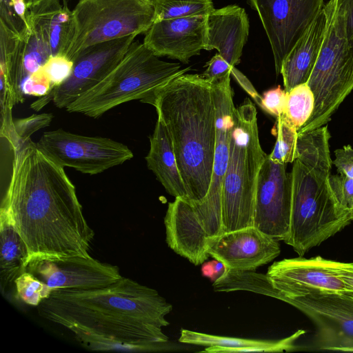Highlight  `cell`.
Listing matches in <instances>:
<instances>
[{"label": "cell", "instance_id": "33", "mask_svg": "<svg viewBox=\"0 0 353 353\" xmlns=\"http://www.w3.org/2000/svg\"><path fill=\"white\" fill-rule=\"evenodd\" d=\"M332 191L341 208L351 213L353 210V179L343 174H334L329 177Z\"/></svg>", "mask_w": 353, "mask_h": 353}, {"label": "cell", "instance_id": "41", "mask_svg": "<svg viewBox=\"0 0 353 353\" xmlns=\"http://www.w3.org/2000/svg\"><path fill=\"white\" fill-rule=\"evenodd\" d=\"M26 3V6H27V8H29L30 6H31L32 5L34 4L35 3L41 1V0H24Z\"/></svg>", "mask_w": 353, "mask_h": 353}, {"label": "cell", "instance_id": "20", "mask_svg": "<svg viewBox=\"0 0 353 353\" xmlns=\"http://www.w3.org/2000/svg\"><path fill=\"white\" fill-rule=\"evenodd\" d=\"M27 21L48 48L50 56L65 55L72 41V10L59 0H41L27 8Z\"/></svg>", "mask_w": 353, "mask_h": 353}, {"label": "cell", "instance_id": "26", "mask_svg": "<svg viewBox=\"0 0 353 353\" xmlns=\"http://www.w3.org/2000/svg\"><path fill=\"white\" fill-rule=\"evenodd\" d=\"M315 105L314 94L307 83L286 92L285 119L297 131L310 119Z\"/></svg>", "mask_w": 353, "mask_h": 353}, {"label": "cell", "instance_id": "29", "mask_svg": "<svg viewBox=\"0 0 353 353\" xmlns=\"http://www.w3.org/2000/svg\"><path fill=\"white\" fill-rule=\"evenodd\" d=\"M14 284L19 298L32 306H38L54 290L27 270L16 279Z\"/></svg>", "mask_w": 353, "mask_h": 353}, {"label": "cell", "instance_id": "22", "mask_svg": "<svg viewBox=\"0 0 353 353\" xmlns=\"http://www.w3.org/2000/svg\"><path fill=\"white\" fill-rule=\"evenodd\" d=\"M305 333L299 330L292 335L276 341H261L205 334L185 329L181 330L179 342L205 346L201 352H283L297 350L296 341Z\"/></svg>", "mask_w": 353, "mask_h": 353}, {"label": "cell", "instance_id": "43", "mask_svg": "<svg viewBox=\"0 0 353 353\" xmlns=\"http://www.w3.org/2000/svg\"><path fill=\"white\" fill-rule=\"evenodd\" d=\"M352 219L353 220V210H352Z\"/></svg>", "mask_w": 353, "mask_h": 353}, {"label": "cell", "instance_id": "15", "mask_svg": "<svg viewBox=\"0 0 353 353\" xmlns=\"http://www.w3.org/2000/svg\"><path fill=\"white\" fill-rule=\"evenodd\" d=\"M136 35L90 46L73 60L70 77L46 95L58 108H65L79 96L93 88L120 63Z\"/></svg>", "mask_w": 353, "mask_h": 353}, {"label": "cell", "instance_id": "30", "mask_svg": "<svg viewBox=\"0 0 353 353\" xmlns=\"http://www.w3.org/2000/svg\"><path fill=\"white\" fill-rule=\"evenodd\" d=\"M0 26L19 39L26 38L30 32L28 22L15 11L12 0H0Z\"/></svg>", "mask_w": 353, "mask_h": 353}, {"label": "cell", "instance_id": "39", "mask_svg": "<svg viewBox=\"0 0 353 353\" xmlns=\"http://www.w3.org/2000/svg\"><path fill=\"white\" fill-rule=\"evenodd\" d=\"M343 10L347 27L353 34V0H337Z\"/></svg>", "mask_w": 353, "mask_h": 353}, {"label": "cell", "instance_id": "36", "mask_svg": "<svg viewBox=\"0 0 353 353\" xmlns=\"http://www.w3.org/2000/svg\"><path fill=\"white\" fill-rule=\"evenodd\" d=\"M335 159L332 161L337 174L353 179V148L350 145H344L334 151Z\"/></svg>", "mask_w": 353, "mask_h": 353}, {"label": "cell", "instance_id": "23", "mask_svg": "<svg viewBox=\"0 0 353 353\" xmlns=\"http://www.w3.org/2000/svg\"><path fill=\"white\" fill-rule=\"evenodd\" d=\"M147 166L170 195L188 200L172 144L163 123L158 118L150 137V150L145 157Z\"/></svg>", "mask_w": 353, "mask_h": 353}, {"label": "cell", "instance_id": "28", "mask_svg": "<svg viewBox=\"0 0 353 353\" xmlns=\"http://www.w3.org/2000/svg\"><path fill=\"white\" fill-rule=\"evenodd\" d=\"M275 128L276 143L268 157L276 163H293L296 160L297 130L283 115L276 118Z\"/></svg>", "mask_w": 353, "mask_h": 353}, {"label": "cell", "instance_id": "7", "mask_svg": "<svg viewBox=\"0 0 353 353\" xmlns=\"http://www.w3.org/2000/svg\"><path fill=\"white\" fill-rule=\"evenodd\" d=\"M290 173L292 205L290 228L285 243L301 256L349 225L352 214L338 203L329 177L309 169L299 160Z\"/></svg>", "mask_w": 353, "mask_h": 353}, {"label": "cell", "instance_id": "13", "mask_svg": "<svg viewBox=\"0 0 353 353\" xmlns=\"http://www.w3.org/2000/svg\"><path fill=\"white\" fill-rule=\"evenodd\" d=\"M164 224L168 245L195 265L210 256L208 241L223 233L221 219L180 197L169 203Z\"/></svg>", "mask_w": 353, "mask_h": 353}, {"label": "cell", "instance_id": "10", "mask_svg": "<svg viewBox=\"0 0 353 353\" xmlns=\"http://www.w3.org/2000/svg\"><path fill=\"white\" fill-rule=\"evenodd\" d=\"M36 144L60 166L90 175L121 165L134 156L126 145L113 139L74 134L63 129L43 132Z\"/></svg>", "mask_w": 353, "mask_h": 353}, {"label": "cell", "instance_id": "14", "mask_svg": "<svg viewBox=\"0 0 353 353\" xmlns=\"http://www.w3.org/2000/svg\"><path fill=\"white\" fill-rule=\"evenodd\" d=\"M292 186L286 164L274 163L267 155L256 184L254 226L272 239L284 242L290 228Z\"/></svg>", "mask_w": 353, "mask_h": 353}, {"label": "cell", "instance_id": "9", "mask_svg": "<svg viewBox=\"0 0 353 353\" xmlns=\"http://www.w3.org/2000/svg\"><path fill=\"white\" fill-rule=\"evenodd\" d=\"M72 12L75 32L65 54L72 61L90 46L146 32L155 19L153 0H79Z\"/></svg>", "mask_w": 353, "mask_h": 353}, {"label": "cell", "instance_id": "1", "mask_svg": "<svg viewBox=\"0 0 353 353\" xmlns=\"http://www.w3.org/2000/svg\"><path fill=\"white\" fill-rule=\"evenodd\" d=\"M6 141L12 158L0 210L14 223L30 259L90 256L94 232L64 168L30 138Z\"/></svg>", "mask_w": 353, "mask_h": 353}, {"label": "cell", "instance_id": "37", "mask_svg": "<svg viewBox=\"0 0 353 353\" xmlns=\"http://www.w3.org/2000/svg\"><path fill=\"white\" fill-rule=\"evenodd\" d=\"M205 67L207 68L201 75L210 81L231 74L232 68L219 53L207 62Z\"/></svg>", "mask_w": 353, "mask_h": 353}, {"label": "cell", "instance_id": "5", "mask_svg": "<svg viewBox=\"0 0 353 353\" xmlns=\"http://www.w3.org/2000/svg\"><path fill=\"white\" fill-rule=\"evenodd\" d=\"M179 63L161 61L143 43L133 41L120 63L101 81L68 105L70 113L97 118L122 103L143 102L179 74Z\"/></svg>", "mask_w": 353, "mask_h": 353}, {"label": "cell", "instance_id": "21", "mask_svg": "<svg viewBox=\"0 0 353 353\" xmlns=\"http://www.w3.org/2000/svg\"><path fill=\"white\" fill-rule=\"evenodd\" d=\"M327 22L323 7L283 61L281 74L285 92L307 82L320 52Z\"/></svg>", "mask_w": 353, "mask_h": 353}, {"label": "cell", "instance_id": "24", "mask_svg": "<svg viewBox=\"0 0 353 353\" xmlns=\"http://www.w3.org/2000/svg\"><path fill=\"white\" fill-rule=\"evenodd\" d=\"M30 259L25 241L8 214L0 210V288L3 295L26 271Z\"/></svg>", "mask_w": 353, "mask_h": 353}, {"label": "cell", "instance_id": "3", "mask_svg": "<svg viewBox=\"0 0 353 353\" xmlns=\"http://www.w3.org/2000/svg\"><path fill=\"white\" fill-rule=\"evenodd\" d=\"M142 103L154 106L165 126L188 200L201 201L210 186L216 143L211 81L200 74H179Z\"/></svg>", "mask_w": 353, "mask_h": 353}, {"label": "cell", "instance_id": "38", "mask_svg": "<svg viewBox=\"0 0 353 353\" xmlns=\"http://www.w3.org/2000/svg\"><path fill=\"white\" fill-rule=\"evenodd\" d=\"M231 74L234 77L238 83L243 88V89L253 99L257 105L261 108L262 97L259 94L248 79L240 71H239L235 67H232Z\"/></svg>", "mask_w": 353, "mask_h": 353}, {"label": "cell", "instance_id": "42", "mask_svg": "<svg viewBox=\"0 0 353 353\" xmlns=\"http://www.w3.org/2000/svg\"><path fill=\"white\" fill-rule=\"evenodd\" d=\"M61 1L63 6H68L70 0H61Z\"/></svg>", "mask_w": 353, "mask_h": 353}, {"label": "cell", "instance_id": "18", "mask_svg": "<svg viewBox=\"0 0 353 353\" xmlns=\"http://www.w3.org/2000/svg\"><path fill=\"white\" fill-rule=\"evenodd\" d=\"M207 16L197 15L154 22L143 43L153 53L188 63L206 43Z\"/></svg>", "mask_w": 353, "mask_h": 353}, {"label": "cell", "instance_id": "25", "mask_svg": "<svg viewBox=\"0 0 353 353\" xmlns=\"http://www.w3.org/2000/svg\"><path fill=\"white\" fill-rule=\"evenodd\" d=\"M330 137L327 125L299 133L296 159L317 174L329 177L332 164L329 145Z\"/></svg>", "mask_w": 353, "mask_h": 353}, {"label": "cell", "instance_id": "4", "mask_svg": "<svg viewBox=\"0 0 353 353\" xmlns=\"http://www.w3.org/2000/svg\"><path fill=\"white\" fill-rule=\"evenodd\" d=\"M222 188L223 232L254 226L259 174L267 154L261 148L254 105L247 98L236 108Z\"/></svg>", "mask_w": 353, "mask_h": 353}, {"label": "cell", "instance_id": "35", "mask_svg": "<svg viewBox=\"0 0 353 353\" xmlns=\"http://www.w3.org/2000/svg\"><path fill=\"white\" fill-rule=\"evenodd\" d=\"M286 105V92L279 85L265 91L262 97L261 108L265 112L276 118L284 114Z\"/></svg>", "mask_w": 353, "mask_h": 353}, {"label": "cell", "instance_id": "31", "mask_svg": "<svg viewBox=\"0 0 353 353\" xmlns=\"http://www.w3.org/2000/svg\"><path fill=\"white\" fill-rule=\"evenodd\" d=\"M74 62L65 55L50 57L42 66L52 90L64 83L71 75Z\"/></svg>", "mask_w": 353, "mask_h": 353}, {"label": "cell", "instance_id": "12", "mask_svg": "<svg viewBox=\"0 0 353 353\" xmlns=\"http://www.w3.org/2000/svg\"><path fill=\"white\" fill-rule=\"evenodd\" d=\"M285 302L315 325V350L353 352V294H315Z\"/></svg>", "mask_w": 353, "mask_h": 353}, {"label": "cell", "instance_id": "40", "mask_svg": "<svg viewBox=\"0 0 353 353\" xmlns=\"http://www.w3.org/2000/svg\"><path fill=\"white\" fill-rule=\"evenodd\" d=\"M201 274L203 276L210 279L212 281H216L214 260L202 263Z\"/></svg>", "mask_w": 353, "mask_h": 353}, {"label": "cell", "instance_id": "19", "mask_svg": "<svg viewBox=\"0 0 353 353\" xmlns=\"http://www.w3.org/2000/svg\"><path fill=\"white\" fill-rule=\"evenodd\" d=\"M249 33V20L243 8L236 5L214 9L207 16L205 50L216 49L230 65L235 67Z\"/></svg>", "mask_w": 353, "mask_h": 353}, {"label": "cell", "instance_id": "2", "mask_svg": "<svg viewBox=\"0 0 353 353\" xmlns=\"http://www.w3.org/2000/svg\"><path fill=\"white\" fill-rule=\"evenodd\" d=\"M37 309L92 351L154 352L169 340L162 327L169 325L172 305L156 290L124 276L99 288L54 289Z\"/></svg>", "mask_w": 353, "mask_h": 353}, {"label": "cell", "instance_id": "16", "mask_svg": "<svg viewBox=\"0 0 353 353\" xmlns=\"http://www.w3.org/2000/svg\"><path fill=\"white\" fill-rule=\"evenodd\" d=\"M26 270L53 289L99 288L123 276L117 265L102 263L91 256L33 257L30 259Z\"/></svg>", "mask_w": 353, "mask_h": 353}, {"label": "cell", "instance_id": "8", "mask_svg": "<svg viewBox=\"0 0 353 353\" xmlns=\"http://www.w3.org/2000/svg\"><path fill=\"white\" fill-rule=\"evenodd\" d=\"M249 290L283 301L315 294H353V263L299 256L275 261L266 274L256 273Z\"/></svg>", "mask_w": 353, "mask_h": 353}, {"label": "cell", "instance_id": "11", "mask_svg": "<svg viewBox=\"0 0 353 353\" xmlns=\"http://www.w3.org/2000/svg\"><path fill=\"white\" fill-rule=\"evenodd\" d=\"M270 41L277 75L283 61L313 23L325 0H248Z\"/></svg>", "mask_w": 353, "mask_h": 353}, {"label": "cell", "instance_id": "34", "mask_svg": "<svg viewBox=\"0 0 353 353\" xmlns=\"http://www.w3.org/2000/svg\"><path fill=\"white\" fill-rule=\"evenodd\" d=\"M52 91L43 68L29 76L21 86V94L25 98L26 95L33 97H43Z\"/></svg>", "mask_w": 353, "mask_h": 353}, {"label": "cell", "instance_id": "17", "mask_svg": "<svg viewBox=\"0 0 353 353\" xmlns=\"http://www.w3.org/2000/svg\"><path fill=\"white\" fill-rule=\"evenodd\" d=\"M208 243L209 255L235 271H255L281 252L279 241L254 226L223 232Z\"/></svg>", "mask_w": 353, "mask_h": 353}, {"label": "cell", "instance_id": "6", "mask_svg": "<svg viewBox=\"0 0 353 353\" xmlns=\"http://www.w3.org/2000/svg\"><path fill=\"white\" fill-rule=\"evenodd\" d=\"M324 7L327 27L320 52L307 82L314 96V109L298 133L327 124L353 90V34L347 27L337 0H328Z\"/></svg>", "mask_w": 353, "mask_h": 353}, {"label": "cell", "instance_id": "32", "mask_svg": "<svg viewBox=\"0 0 353 353\" xmlns=\"http://www.w3.org/2000/svg\"><path fill=\"white\" fill-rule=\"evenodd\" d=\"M53 119L51 113L32 114L30 117L14 120L13 134L6 140L11 138L26 139L40 129L48 127Z\"/></svg>", "mask_w": 353, "mask_h": 353}, {"label": "cell", "instance_id": "27", "mask_svg": "<svg viewBox=\"0 0 353 353\" xmlns=\"http://www.w3.org/2000/svg\"><path fill=\"white\" fill-rule=\"evenodd\" d=\"M155 19L161 20L208 15L214 8L212 0H153Z\"/></svg>", "mask_w": 353, "mask_h": 353}]
</instances>
